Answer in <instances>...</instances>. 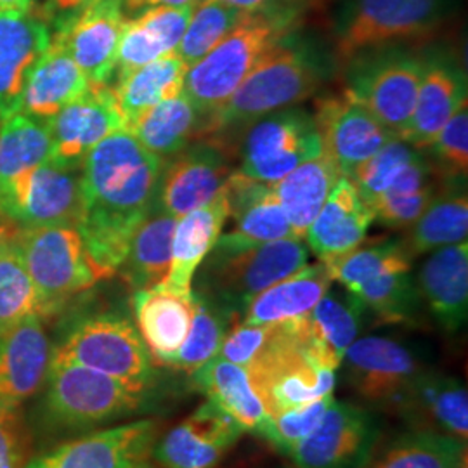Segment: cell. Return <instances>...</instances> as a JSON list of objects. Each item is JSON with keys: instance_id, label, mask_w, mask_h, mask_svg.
<instances>
[{"instance_id": "6da1fadb", "label": "cell", "mask_w": 468, "mask_h": 468, "mask_svg": "<svg viewBox=\"0 0 468 468\" xmlns=\"http://www.w3.org/2000/svg\"><path fill=\"white\" fill-rule=\"evenodd\" d=\"M165 160L123 131L108 135L82 162V218L77 231L100 280L117 274L135 229L158 197Z\"/></svg>"}, {"instance_id": "7a4b0ae2", "label": "cell", "mask_w": 468, "mask_h": 468, "mask_svg": "<svg viewBox=\"0 0 468 468\" xmlns=\"http://www.w3.org/2000/svg\"><path fill=\"white\" fill-rule=\"evenodd\" d=\"M158 390L137 388L100 371L50 361L48 377L25 410L34 452L154 411Z\"/></svg>"}, {"instance_id": "3957f363", "label": "cell", "mask_w": 468, "mask_h": 468, "mask_svg": "<svg viewBox=\"0 0 468 468\" xmlns=\"http://www.w3.org/2000/svg\"><path fill=\"white\" fill-rule=\"evenodd\" d=\"M330 61L313 40L292 34L251 69L218 112L205 123L203 137L222 141L243 133L269 113L309 100L328 77Z\"/></svg>"}, {"instance_id": "277c9868", "label": "cell", "mask_w": 468, "mask_h": 468, "mask_svg": "<svg viewBox=\"0 0 468 468\" xmlns=\"http://www.w3.org/2000/svg\"><path fill=\"white\" fill-rule=\"evenodd\" d=\"M302 7L303 0H286L243 13L214 49L187 68L183 92L205 123L271 50L299 30Z\"/></svg>"}, {"instance_id": "5b68a950", "label": "cell", "mask_w": 468, "mask_h": 468, "mask_svg": "<svg viewBox=\"0 0 468 468\" xmlns=\"http://www.w3.org/2000/svg\"><path fill=\"white\" fill-rule=\"evenodd\" d=\"M52 340V361L71 363L137 388L158 390L160 373L134 321L123 311L100 309L67 314Z\"/></svg>"}, {"instance_id": "8992f818", "label": "cell", "mask_w": 468, "mask_h": 468, "mask_svg": "<svg viewBox=\"0 0 468 468\" xmlns=\"http://www.w3.org/2000/svg\"><path fill=\"white\" fill-rule=\"evenodd\" d=\"M309 264V249L302 238H286L253 247L216 243L193 280V292L243 318L250 302Z\"/></svg>"}, {"instance_id": "52a82bcc", "label": "cell", "mask_w": 468, "mask_h": 468, "mask_svg": "<svg viewBox=\"0 0 468 468\" xmlns=\"http://www.w3.org/2000/svg\"><path fill=\"white\" fill-rule=\"evenodd\" d=\"M452 11V0H334L335 52L346 63L363 50L417 42L437 32Z\"/></svg>"}, {"instance_id": "ba28073f", "label": "cell", "mask_w": 468, "mask_h": 468, "mask_svg": "<svg viewBox=\"0 0 468 468\" xmlns=\"http://www.w3.org/2000/svg\"><path fill=\"white\" fill-rule=\"evenodd\" d=\"M15 243L37 293V314L59 316L69 302L101 282L82 236L71 226L16 228Z\"/></svg>"}, {"instance_id": "9c48e42d", "label": "cell", "mask_w": 468, "mask_h": 468, "mask_svg": "<svg viewBox=\"0 0 468 468\" xmlns=\"http://www.w3.org/2000/svg\"><path fill=\"white\" fill-rule=\"evenodd\" d=\"M346 63V92L402 139L419 98L423 50L390 44L363 50Z\"/></svg>"}, {"instance_id": "30bf717a", "label": "cell", "mask_w": 468, "mask_h": 468, "mask_svg": "<svg viewBox=\"0 0 468 468\" xmlns=\"http://www.w3.org/2000/svg\"><path fill=\"white\" fill-rule=\"evenodd\" d=\"M321 153L314 115L292 106L255 120L243 131L238 170L255 181L276 185Z\"/></svg>"}, {"instance_id": "8fae6325", "label": "cell", "mask_w": 468, "mask_h": 468, "mask_svg": "<svg viewBox=\"0 0 468 468\" xmlns=\"http://www.w3.org/2000/svg\"><path fill=\"white\" fill-rule=\"evenodd\" d=\"M340 368L354 394L369 408L398 413L425 367L417 352L390 336H359Z\"/></svg>"}, {"instance_id": "7c38bea8", "label": "cell", "mask_w": 468, "mask_h": 468, "mask_svg": "<svg viewBox=\"0 0 468 468\" xmlns=\"http://www.w3.org/2000/svg\"><path fill=\"white\" fill-rule=\"evenodd\" d=\"M82 208V165L50 160L0 187V218L16 228H77Z\"/></svg>"}, {"instance_id": "4fadbf2b", "label": "cell", "mask_w": 468, "mask_h": 468, "mask_svg": "<svg viewBox=\"0 0 468 468\" xmlns=\"http://www.w3.org/2000/svg\"><path fill=\"white\" fill-rule=\"evenodd\" d=\"M382 441V425L368 408L334 399L318 427L283 452L293 468H361Z\"/></svg>"}, {"instance_id": "5bb4252c", "label": "cell", "mask_w": 468, "mask_h": 468, "mask_svg": "<svg viewBox=\"0 0 468 468\" xmlns=\"http://www.w3.org/2000/svg\"><path fill=\"white\" fill-rule=\"evenodd\" d=\"M158 435V420H129L34 452L23 468H131L150 458Z\"/></svg>"}, {"instance_id": "9a60e30c", "label": "cell", "mask_w": 468, "mask_h": 468, "mask_svg": "<svg viewBox=\"0 0 468 468\" xmlns=\"http://www.w3.org/2000/svg\"><path fill=\"white\" fill-rule=\"evenodd\" d=\"M231 148L216 137H200L165 162L156 203L183 218L214 200L234 172Z\"/></svg>"}, {"instance_id": "2e32d148", "label": "cell", "mask_w": 468, "mask_h": 468, "mask_svg": "<svg viewBox=\"0 0 468 468\" xmlns=\"http://www.w3.org/2000/svg\"><path fill=\"white\" fill-rule=\"evenodd\" d=\"M245 431L214 402L156 437L150 456L160 468H218Z\"/></svg>"}, {"instance_id": "e0dca14e", "label": "cell", "mask_w": 468, "mask_h": 468, "mask_svg": "<svg viewBox=\"0 0 468 468\" xmlns=\"http://www.w3.org/2000/svg\"><path fill=\"white\" fill-rule=\"evenodd\" d=\"M314 122L323 153L344 177H351L384 144L398 137L347 92L319 101Z\"/></svg>"}, {"instance_id": "ac0fdd59", "label": "cell", "mask_w": 468, "mask_h": 468, "mask_svg": "<svg viewBox=\"0 0 468 468\" xmlns=\"http://www.w3.org/2000/svg\"><path fill=\"white\" fill-rule=\"evenodd\" d=\"M52 141V162L82 165L87 153L102 139L125 129L112 85H89L82 96L71 101L48 120Z\"/></svg>"}, {"instance_id": "d6986e66", "label": "cell", "mask_w": 468, "mask_h": 468, "mask_svg": "<svg viewBox=\"0 0 468 468\" xmlns=\"http://www.w3.org/2000/svg\"><path fill=\"white\" fill-rule=\"evenodd\" d=\"M125 21L120 0H89L61 30L52 35L65 44L89 85H112Z\"/></svg>"}, {"instance_id": "ffe728a7", "label": "cell", "mask_w": 468, "mask_h": 468, "mask_svg": "<svg viewBox=\"0 0 468 468\" xmlns=\"http://www.w3.org/2000/svg\"><path fill=\"white\" fill-rule=\"evenodd\" d=\"M467 73L444 49L423 50V73L419 98L404 141L425 150L444 123L467 104Z\"/></svg>"}, {"instance_id": "44dd1931", "label": "cell", "mask_w": 468, "mask_h": 468, "mask_svg": "<svg viewBox=\"0 0 468 468\" xmlns=\"http://www.w3.org/2000/svg\"><path fill=\"white\" fill-rule=\"evenodd\" d=\"M50 361L52 340L38 314L0 335V404L23 408L44 384Z\"/></svg>"}, {"instance_id": "7402d4cb", "label": "cell", "mask_w": 468, "mask_h": 468, "mask_svg": "<svg viewBox=\"0 0 468 468\" xmlns=\"http://www.w3.org/2000/svg\"><path fill=\"white\" fill-rule=\"evenodd\" d=\"M231 228L218 236L228 247H253L297 238L284 216L274 186L261 183L234 170L226 183Z\"/></svg>"}, {"instance_id": "603a6c76", "label": "cell", "mask_w": 468, "mask_h": 468, "mask_svg": "<svg viewBox=\"0 0 468 468\" xmlns=\"http://www.w3.org/2000/svg\"><path fill=\"white\" fill-rule=\"evenodd\" d=\"M373 222V208L363 200L351 179L342 176L303 239L319 262L326 264L361 247Z\"/></svg>"}, {"instance_id": "cb8c5ba5", "label": "cell", "mask_w": 468, "mask_h": 468, "mask_svg": "<svg viewBox=\"0 0 468 468\" xmlns=\"http://www.w3.org/2000/svg\"><path fill=\"white\" fill-rule=\"evenodd\" d=\"M50 40L49 25L34 9L0 11V120L16 113L27 79Z\"/></svg>"}, {"instance_id": "d4e9b609", "label": "cell", "mask_w": 468, "mask_h": 468, "mask_svg": "<svg viewBox=\"0 0 468 468\" xmlns=\"http://www.w3.org/2000/svg\"><path fill=\"white\" fill-rule=\"evenodd\" d=\"M197 297L172 292L158 284L133 293V313L137 332L146 344L153 361L170 368L191 328Z\"/></svg>"}, {"instance_id": "484cf974", "label": "cell", "mask_w": 468, "mask_h": 468, "mask_svg": "<svg viewBox=\"0 0 468 468\" xmlns=\"http://www.w3.org/2000/svg\"><path fill=\"white\" fill-rule=\"evenodd\" d=\"M421 302L446 335L460 334L468 316L467 241L431 251L419 271Z\"/></svg>"}, {"instance_id": "4316f807", "label": "cell", "mask_w": 468, "mask_h": 468, "mask_svg": "<svg viewBox=\"0 0 468 468\" xmlns=\"http://www.w3.org/2000/svg\"><path fill=\"white\" fill-rule=\"evenodd\" d=\"M398 415L417 429H429L467 444V385L456 377L423 369L401 402Z\"/></svg>"}, {"instance_id": "83f0119b", "label": "cell", "mask_w": 468, "mask_h": 468, "mask_svg": "<svg viewBox=\"0 0 468 468\" xmlns=\"http://www.w3.org/2000/svg\"><path fill=\"white\" fill-rule=\"evenodd\" d=\"M229 216L226 186L218 197L197 210L177 218L172 238V257L167 278L162 286L172 292L189 293L195 274L218 243Z\"/></svg>"}, {"instance_id": "f1b7e54d", "label": "cell", "mask_w": 468, "mask_h": 468, "mask_svg": "<svg viewBox=\"0 0 468 468\" xmlns=\"http://www.w3.org/2000/svg\"><path fill=\"white\" fill-rule=\"evenodd\" d=\"M87 87L82 69L77 67L65 44L52 35L49 49L38 58L27 79L16 113L48 122L82 96Z\"/></svg>"}, {"instance_id": "f546056e", "label": "cell", "mask_w": 468, "mask_h": 468, "mask_svg": "<svg viewBox=\"0 0 468 468\" xmlns=\"http://www.w3.org/2000/svg\"><path fill=\"white\" fill-rule=\"evenodd\" d=\"M195 5L186 7H154L143 15L127 19L118 42L117 80L127 77L137 68L176 52Z\"/></svg>"}, {"instance_id": "4dcf8cb0", "label": "cell", "mask_w": 468, "mask_h": 468, "mask_svg": "<svg viewBox=\"0 0 468 468\" xmlns=\"http://www.w3.org/2000/svg\"><path fill=\"white\" fill-rule=\"evenodd\" d=\"M189 378L207 401L214 402L236 420L245 432L262 435L271 415L255 392L247 369L216 356L193 371Z\"/></svg>"}, {"instance_id": "1f68e13d", "label": "cell", "mask_w": 468, "mask_h": 468, "mask_svg": "<svg viewBox=\"0 0 468 468\" xmlns=\"http://www.w3.org/2000/svg\"><path fill=\"white\" fill-rule=\"evenodd\" d=\"M404 247L415 259L417 255L467 241L468 198L465 177H448L437 186L434 198L419 220L410 228Z\"/></svg>"}, {"instance_id": "d6a6232c", "label": "cell", "mask_w": 468, "mask_h": 468, "mask_svg": "<svg viewBox=\"0 0 468 468\" xmlns=\"http://www.w3.org/2000/svg\"><path fill=\"white\" fill-rule=\"evenodd\" d=\"M332 284L334 280L330 271L323 262L305 264L297 272L259 293L247 307L239 323L274 324L307 316Z\"/></svg>"}, {"instance_id": "836d02e7", "label": "cell", "mask_w": 468, "mask_h": 468, "mask_svg": "<svg viewBox=\"0 0 468 468\" xmlns=\"http://www.w3.org/2000/svg\"><path fill=\"white\" fill-rule=\"evenodd\" d=\"M125 131L134 135L146 150L167 162L193 141L200 139L205 131V118L185 92H181L144 112Z\"/></svg>"}, {"instance_id": "e575fe53", "label": "cell", "mask_w": 468, "mask_h": 468, "mask_svg": "<svg viewBox=\"0 0 468 468\" xmlns=\"http://www.w3.org/2000/svg\"><path fill=\"white\" fill-rule=\"evenodd\" d=\"M177 218L158 203L139 224L117 274L133 290H146L164 283L172 257V238Z\"/></svg>"}, {"instance_id": "d590c367", "label": "cell", "mask_w": 468, "mask_h": 468, "mask_svg": "<svg viewBox=\"0 0 468 468\" xmlns=\"http://www.w3.org/2000/svg\"><path fill=\"white\" fill-rule=\"evenodd\" d=\"M361 468H467V444L429 429L380 441Z\"/></svg>"}, {"instance_id": "8d00e7d4", "label": "cell", "mask_w": 468, "mask_h": 468, "mask_svg": "<svg viewBox=\"0 0 468 468\" xmlns=\"http://www.w3.org/2000/svg\"><path fill=\"white\" fill-rule=\"evenodd\" d=\"M340 177L342 174L338 167L324 153H321L272 185L284 216L297 238H305L309 226Z\"/></svg>"}, {"instance_id": "74e56055", "label": "cell", "mask_w": 468, "mask_h": 468, "mask_svg": "<svg viewBox=\"0 0 468 468\" xmlns=\"http://www.w3.org/2000/svg\"><path fill=\"white\" fill-rule=\"evenodd\" d=\"M186 73L187 65L176 50L117 80L113 94L125 127L158 102L181 94Z\"/></svg>"}, {"instance_id": "f35d334b", "label": "cell", "mask_w": 468, "mask_h": 468, "mask_svg": "<svg viewBox=\"0 0 468 468\" xmlns=\"http://www.w3.org/2000/svg\"><path fill=\"white\" fill-rule=\"evenodd\" d=\"M368 311L346 288L330 290L307 314L309 330L323 352L340 368L347 349L359 338Z\"/></svg>"}, {"instance_id": "ab89813d", "label": "cell", "mask_w": 468, "mask_h": 468, "mask_svg": "<svg viewBox=\"0 0 468 468\" xmlns=\"http://www.w3.org/2000/svg\"><path fill=\"white\" fill-rule=\"evenodd\" d=\"M52 160L48 122L15 113L0 120V187Z\"/></svg>"}, {"instance_id": "60d3db41", "label": "cell", "mask_w": 468, "mask_h": 468, "mask_svg": "<svg viewBox=\"0 0 468 468\" xmlns=\"http://www.w3.org/2000/svg\"><path fill=\"white\" fill-rule=\"evenodd\" d=\"M351 293L367 311L382 323L390 324L411 323L419 316L421 307L419 286L411 268L388 269L357 286Z\"/></svg>"}, {"instance_id": "b9f144b4", "label": "cell", "mask_w": 468, "mask_h": 468, "mask_svg": "<svg viewBox=\"0 0 468 468\" xmlns=\"http://www.w3.org/2000/svg\"><path fill=\"white\" fill-rule=\"evenodd\" d=\"M195 297L197 307L191 328L170 365V368L185 371L187 375L216 357L224 338L241 321L233 313L222 309L218 303L201 297L198 293H195Z\"/></svg>"}, {"instance_id": "7bdbcfd3", "label": "cell", "mask_w": 468, "mask_h": 468, "mask_svg": "<svg viewBox=\"0 0 468 468\" xmlns=\"http://www.w3.org/2000/svg\"><path fill=\"white\" fill-rule=\"evenodd\" d=\"M15 224L9 222L0 243V335L23 319L37 314V293L15 243Z\"/></svg>"}, {"instance_id": "ee69618b", "label": "cell", "mask_w": 468, "mask_h": 468, "mask_svg": "<svg viewBox=\"0 0 468 468\" xmlns=\"http://www.w3.org/2000/svg\"><path fill=\"white\" fill-rule=\"evenodd\" d=\"M411 261L413 257L402 241L387 239L369 247H357L351 253L323 264L330 271L334 282L347 292H354L388 269L411 268Z\"/></svg>"}, {"instance_id": "f6af8a7d", "label": "cell", "mask_w": 468, "mask_h": 468, "mask_svg": "<svg viewBox=\"0 0 468 468\" xmlns=\"http://www.w3.org/2000/svg\"><path fill=\"white\" fill-rule=\"evenodd\" d=\"M243 16V11L222 0H198L187 23L177 54L187 68L198 63L229 34Z\"/></svg>"}, {"instance_id": "bcb514c9", "label": "cell", "mask_w": 468, "mask_h": 468, "mask_svg": "<svg viewBox=\"0 0 468 468\" xmlns=\"http://www.w3.org/2000/svg\"><path fill=\"white\" fill-rule=\"evenodd\" d=\"M420 151L401 137H394L357 168L349 179L357 187L363 200L373 207L399 172L417 158Z\"/></svg>"}, {"instance_id": "7dc6e473", "label": "cell", "mask_w": 468, "mask_h": 468, "mask_svg": "<svg viewBox=\"0 0 468 468\" xmlns=\"http://www.w3.org/2000/svg\"><path fill=\"white\" fill-rule=\"evenodd\" d=\"M334 399V396H326L272 415L261 437L283 454L318 427Z\"/></svg>"}, {"instance_id": "c3c4849f", "label": "cell", "mask_w": 468, "mask_h": 468, "mask_svg": "<svg viewBox=\"0 0 468 468\" xmlns=\"http://www.w3.org/2000/svg\"><path fill=\"white\" fill-rule=\"evenodd\" d=\"M442 176L467 177L468 108L462 106L429 144Z\"/></svg>"}, {"instance_id": "681fc988", "label": "cell", "mask_w": 468, "mask_h": 468, "mask_svg": "<svg viewBox=\"0 0 468 468\" xmlns=\"http://www.w3.org/2000/svg\"><path fill=\"white\" fill-rule=\"evenodd\" d=\"M32 454L23 408L0 404V468H23Z\"/></svg>"}, {"instance_id": "f907efd6", "label": "cell", "mask_w": 468, "mask_h": 468, "mask_svg": "<svg viewBox=\"0 0 468 468\" xmlns=\"http://www.w3.org/2000/svg\"><path fill=\"white\" fill-rule=\"evenodd\" d=\"M271 334V324L238 323L228 334L218 351V357L247 369L264 347Z\"/></svg>"}, {"instance_id": "816d5d0a", "label": "cell", "mask_w": 468, "mask_h": 468, "mask_svg": "<svg viewBox=\"0 0 468 468\" xmlns=\"http://www.w3.org/2000/svg\"><path fill=\"white\" fill-rule=\"evenodd\" d=\"M89 0H42L40 7H32L49 25L50 32L61 30Z\"/></svg>"}, {"instance_id": "f5cc1de1", "label": "cell", "mask_w": 468, "mask_h": 468, "mask_svg": "<svg viewBox=\"0 0 468 468\" xmlns=\"http://www.w3.org/2000/svg\"><path fill=\"white\" fill-rule=\"evenodd\" d=\"M127 19L143 15L154 7H186L195 5L198 0H120Z\"/></svg>"}, {"instance_id": "db71d44e", "label": "cell", "mask_w": 468, "mask_h": 468, "mask_svg": "<svg viewBox=\"0 0 468 468\" xmlns=\"http://www.w3.org/2000/svg\"><path fill=\"white\" fill-rule=\"evenodd\" d=\"M229 5H233L236 9L243 11V13H250V11H257V9H264L269 5L280 4V2H286V0H222Z\"/></svg>"}, {"instance_id": "11a10c76", "label": "cell", "mask_w": 468, "mask_h": 468, "mask_svg": "<svg viewBox=\"0 0 468 468\" xmlns=\"http://www.w3.org/2000/svg\"><path fill=\"white\" fill-rule=\"evenodd\" d=\"M35 5V0H0V11L27 13Z\"/></svg>"}, {"instance_id": "9f6ffc18", "label": "cell", "mask_w": 468, "mask_h": 468, "mask_svg": "<svg viewBox=\"0 0 468 468\" xmlns=\"http://www.w3.org/2000/svg\"><path fill=\"white\" fill-rule=\"evenodd\" d=\"M131 468H160L156 463H153L150 458H144V460H141V462H137Z\"/></svg>"}, {"instance_id": "6f0895ef", "label": "cell", "mask_w": 468, "mask_h": 468, "mask_svg": "<svg viewBox=\"0 0 468 468\" xmlns=\"http://www.w3.org/2000/svg\"><path fill=\"white\" fill-rule=\"evenodd\" d=\"M7 226H9V220H5L4 218H0V243H2V238L7 231Z\"/></svg>"}, {"instance_id": "680465c9", "label": "cell", "mask_w": 468, "mask_h": 468, "mask_svg": "<svg viewBox=\"0 0 468 468\" xmlns=\"http://www.w3.org/2000/svg\"><path fill=\"white\" fill-rule=\"evenodd\" d=\"M280 468H283V467H280Z\"/></svg>"}]
</instances>
